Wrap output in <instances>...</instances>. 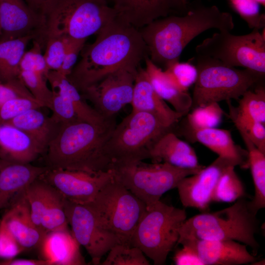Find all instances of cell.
<instances>
[{
    "label": "cell",
    "instance_id": "obj_29",
    "mask_svg": "<svg viewBox=\"0 0 265 265\" xmlns=\"http://www.w3.org/2000/svg\"><path fill=\"white\" fill-rule=\"evenodd\" d=\"M38 38L36 34L0 41V82H5L20 77V64L26 48Z\"/></svg>",
    "mask_w": 265,
    "mask_h": 265
},
{
    "label": "cell",
    "instance_id": "obj_40",
    "mask_svg": "<svg viewBox=\"0 0 265 265\" xmlns=\"http://www.w3.org/2000/svg\"><path fill=\"white\" fill-rule=\"evenodd\" d=\"M164 72L181 90L187 92L194 84L198 75L196 66L189 62L175 61L169 64Z\"/></svg>",
    "mask_w": 265,
    "mask_h": 265
},
{
    "label": "cell",
    "instance_id": "obj_37",
    "mask_svg": "<svg viewBox=\"0 0 265 265\" xmlns=\"http://www.w3.org/2000/svg\"><path fill=\"white\" fill-rule=\"evenodd\" d=\"M102 265H149V261L138 247L117 243L108 252Z\"/></svg>",
    "mask_w": 265,
    "mask_h": 265
},
{
    "label": "cell",
    "instance_id": "obj_17",
    "mask_svg": "<svg viewBox=\"0 0 265 265\" xmlns=\"http://www.w3.org/2000/svg\"><path fill=\"white\" fill-rule=\"evenodd\" d=\"M43 26L41 13L25 0H0V41L31 34L39 38Z\"/></svg>",
    "mask_w": 265,
    "mask_h": 265
},
{
    "label": "cell",
    "instance_id": "obj_8",
    "mask_svg": "<svg viewBox=\"0 0 265 265\" xmlns=\"http://www.w3.org/2000/svg\"><path fill=\"white\" fill-rule=\"evenodd\" d=\"M172 129L150 113L132 110L115 126L105 144V152L112 164L150 159L152 145Z\"/></svg>",
    "mask_w": 265,
    "mask_h": 265
},
{
    "label": "cell",
    "instance_id": "obj_47",
    "mask_svg": "<svg viewBox=\"0 0 265 265\" xmlns=\"http://www.w3.org/2000/svg\"><path fill=\"white\" fill-rule=\"evenodd\" d=\"M19 97H33L20 78L0 82V104Z\"/></svg>",
    "mask_w": 265,
    "mask_h": 265
},
{
    "label": "cell",
    "instance_id": "obj_1",
    "mask_svg": "<svg viewBox=\"0 0 265 265\" xmlns=\"http://www.w3.org/2000/svg\"><path fill=\"white\" fill-rule=\"evenodd\" d=\"M97 35L67 77L80 92L120 68L139 66L148 56L139 30L117 17Z\"/></svg>",
    "mask_w": 265,
    "mask_h": 265
},
{
    "label": "cell",
    "instance_id": "obj_5",
    "mask_svg": "<svg viewBox=\"0 0 265 265\" xmlns=\"http://www.w3.org/2000/svg\"><path fill=\"white\" fill-rule=\"evenodd\" d=\"M40 13L43 25L42 39L52 34L67 39L86 40L97 35L116 17L106 0H50Z\"/></svg>",
    "mask_w": 265,
    "mask_h": 265
},
{
    "label": "cell",
    "instance_id": "obj_3",
    "mask_svg": "<svg viewBox=\"0 0 265 265\" xmlns=\"http://www.w3.org/2000/svg\"><path fill=\"white\" fill-rule=\"evenodd\" d=\"M115 117L102 124L80 120L62 125L44 153L46 166L88 172L110 170L104 146L116 125Z\"/></svg>",
    "mask_w": 265,
    "mask_h": 265
},
{
    "label": "cell",
    "instance_id": "obj_15",
    "mask_svg": "<svg viewBox=\"0 0 265 265\" xmlns=\"http://www.w3.org/2000/svg\"><path fill=\"white\" fill-rule=\"evenodd\" d=\"M230 166L237 165L230 159L218 157L209 166L182 179L176 186L182 205L207 212L219 178Z\"/></svg>",
    "mask_w": 265,
    "mask_h": 265
},
{
    "label": "cell",
    "instance_id": "obj_6",
    "mask_svg": "<svg viewBox=\"0 0 265 265\" xmlns=\"http://www.w3.org/2000/svg\"><path fill=\"white\" fill-rule=\"evenodd\" d=\"M198 75L191 109L209 103L238 100L248 90L259 84L265 74L250 69H238L220 61L197 55Z\"/></svg>",
    "mask_w": 265,
    "mask_h": 265
},
{
    "label": "cell",
    "instance_id": "obj_12",
    "mask_svg": "<svg viewBox=\"0 0 265 265\" xmlns=\"http://www.w3.org/2000/svg\"><path fill=\"white\" fill-rule=\"evenodd\" d=\"M64 210L71 233L76 240L83 246L95 265L116 244L120 243L113 234L103 228L86 204L71 202L64 198Z\"/></svg>",
    "mask_w": 265,
    "mask_h": 265
},
{
    "label": "cell",
    "instance_id": "obj_38",
    "mask_svg": "<svg viewBox=\"0 0 265 265\" xmlns=\"http://www.w3.org/2000/svg\"><path fill=\"white\" fill-rule=\"evenodd\" d=\"M20 78L33 97L49 108L53 91L47 84V77L37 72L21 70Z\"/></svg>",
    "mask_w": 265,
    "mask_h": 265
},
{
    "label": "cell",
    "instance_id": "obj_19",
    "mask_svg": "<svg viewBox=\"0 0 265 265\" xmlns=\"http://www.w3.org/2000/svg\"><path fill=\"white\" fill-rule=\"evenodd\" d=\"M48 168L0 159V210L8 208L16 197Z\"/></svg>",
    "mask_w": 265,
    "mask_h": 265
},
{
    "label": "cell",
    "instance_id": "obj_4",
    "mask_svg": "<svg viewBox=\"0 0 265 265\" xmlns=\"http://www.w3.org/2000/svg\"><path fill=\"white\" fill-rule=\"evenodd\" d=\"M257 214L244 197L229 207L213 212H203L183 223L179 229L178 244L186 240H233L249 246L256 255L259 244Z\"/></svg>",
    "mask_w": 265,
    "mask_h": 265
},
{
    "label": "cell",
    "instance_id": "obj_41",
    "mask_svg": "<svg viewBox=\"0 0 265 265\" xmlns=\"http://www.w3.org/2000/svg\"><path fill=\"white\" fill-rule=\"evenodd\" d=\"M52 90L53 96L49 107L52 111V119L61 126L80 120L71 101L57 91Z\"/></svg>",
    "mask_w": 265,
    "mask_h": 265
},
{
    "label": "cell",
    "instance_id": "obj_39",
    "mask_svg": "<svg viewBox=\"0 0 265 265\" xmlns=\"http://www.w3.org/2000/svg\"><path fill=\"white\" fill-rule=\"evenodd\" d=\"M43 41L46 46L44 56L49 70L59 71L65 56L67 39L48 34L44 36Z\"/></svg>",
    "mask_w": 265,
    "mask_h": 265
},
{
    "label": "cell",
    "instance_id": "obj_55",
    "mask_svg": "<svg viewBox=\"0 0 265 265\" xmlns=\"http://www.w3.org/2000/svg\"></svg>",
    "mask_w": 265,
    "mask_h": 265
},
{
    "label": "cell",
    "instance_id": "obj_43",
    "mask_svg": "<svg viewBox=\"0 0 265 265\" xmlns=\"http://www.w3.org/2000/svg\"><path fill=\"white\" fill-rule=\"evenodd\" d=\"M33 44L31 48L26 51L21 59L20 67L21 70L30 71L47 75L49 70L42 53V48L44 44L37 38L33 40Z\"/></svg>",
    "mask_w": 265,
    "mask_h": 265
},
{
    "label": "cell",
    "instance_id": "obj_9",
    "mask_svg": "<svg viewBox=\"0 0 265 265\" xmlns=\"http://www.w3.org/2000/svg\"><path fill=\"white\" fill-rule=\"evenodd\" d=\"M203 168H184L167 162L148 163L141 160L112 164L110 169L114 179L141 200L147 208L159 201L164 193L176 188L182 179Z\"/></svg>",
    "mask_w": 265,
    "mask_h": 265
},
{
    "label": "cell",
    "instance_id": "obj_28",
    "mask_svg": "<svg viewBox=\"0 0 265 265\" xmlns=\"http://www.w3.org/2000/svg\"><path fill=\"white\" fill-rule=\"evenodd\" d=\"M47 80L50 83L52 90L62 93L71 101L80 120L92 124H102L110 119L104 117L94 107L90 106L80 91L68 78L58 71H49Z\"/></svg>",
    "mask_w": 265,
    "mask_h": 265
},
{
    "label": "cell",
    "instance_id": "obj_20",
    "mask_svg": "<svg viewBox=\"0 0 265 265\" xmlns=\"http://www.w3.org/2000/svg\"><path fill=\"white\" fill-rule=\"evenodd\" d=\"M133 110L150 113L168 127L173 128L185 115L169 106L155 92L144 68L140 66L136 75L132 101Z\"/></svg>",
    "mask_w": 265,
    "mask_h": 265
},
{
    "label": "cell",
    "instance_id": "obj_36",
    "mask_svg": "<svg viewBox=\"0 0 265 265\" xmlns=\"http://www.w3.org/2000/svg\"><path fill=\"white\" fill-rule=\"evenodd\" d=\"M187 121L192 131L215 128L221 122L224 111L218 103L213 102L191 109Z\"/></svg>",
    "mask_w": 265,
    "mask_h": 265
},
{
    "label": "cell",
    "instance_id": "obj_49",
    "mask_svg": "<svg viewBox=\"0 0 265 265\" xmlns=\"http://www.w3.org/2000/svg\"><path fill=\"white\" fill-rule=\"evenodd\" d=\"M0 265H51L50 263L44 259H26L14 258L0 262Z\"/></svg>",
    "mask_w": 265,
    "mask_h": 265
},
{
    "label": "cell",
    "instance_id": "obj_24",
    "mask_svg": "<svg viewBox=\"0 0 265 265\" xmlns=\"http://www.w3.org/2000/svg\"><path fill=\"white\" fill-rule=\"evenodd\" d=\"M69 229L48 232L39 247L42 259L51 265H80L85 262Z\"/></svg>",
    "mask_w": 265,
    "mask_h": 265
},
{
    "label": "cell",
    "instance_id": "obj_23",
    "mask_svg": "<svg viewBox=\"0 0 265 265\" xmlns=\"http://www.w3.org/2000/svg\"><path fill=\"white\" fill-rule=\"evenodd\" d=\"M153 162H167L184 168H201L193 148L172 131L159 137L150 150Z\"/></svg>",
    "mask_w": 265,
    "mask_h": 265
},
{
    "label": "cell",
    "instance_id": "obj_18",
    "mask_svg": "<svg viewBox=\"0 0 265 265\" xmlns=\"http://www.w3.org/2000/svg\"><path fill=\"white\" fill-rule=\"evenodd\" d=\"M179 244L194 248L204 265L252 264L258 260L245 244L233 240H186Z\"/></svg>",
    "mask_w": 265,
    "mask_h": 265
},
{
    "label": "cell",
    "instance_id": "obj_13",
    "mask_svg": "<svg viewBox=\"0 0 265 265\" xmlns=\"http://www.w3.org/2000/svg\"><path fill=\"white\" fill-rule=\"evenodd\" d=\"M139 66L129 65L120 68L80 93L104 117H114L124 106L131 104Z\"/></svg>",
    "mask_w": 265,
    "mask_h": 265
},
{
    "label": "cell",
    "instance_id": "obj_27",
    "mask_svg": "<svg viewBox=\"0 0 265 265\" xmlns=\"http://www.w3.org/2000/svg\"><path fill=\"white\" fill-rule=\"evenodd\" d=\"M5 124L26 132L37 140L46 150L61 126L38 108L28 109Z\"/></svg>",
    "mask_w": 265,
    "mask_h": 265
},
{
    "label": "cell",
    "instance_id": "obj_53",
    "mask_svg": "<svg viewBox=\"0 0 265 265\" xmlns=\"http://www.w3.org/2000/svg\"><path fill=\"white\" fill-rule=\"evenodd\" d=\"M106 0L108 1L109 0Z\"/></svg>",
    "mask_w": 265,
    "mask_h": 265
},
{
    "label": "cell",
    "instance_id": "obj_21",
    "mask_svg": "<svg viewBox=\"0 0 265 265\" xmlns=\"http://www.w3.org/2000/svg\"><path fill=\"white\" fill-rule=\"evenodd\" d=\"M2 219L25 249L39 247L47 234L33 223L25 190L14 200Z\"/></svg>",
    "mask_w": 265,
    "mask_h": 265
},
{
    "label": "cell",
    "instance_id": "obj_14",
    "mask_svg": "<svg viewBox=\"0 0 265 265\" xmlns=\"http://www.w3.org/2000/svg\"><path fill=\"white\" fill-rule=\"evenodd\" d=\"M113 177L111 169L88 172L50 168L39 178L56 189L65 199L77 203L91 202L101 188Z\"/></svg>",
    "mask_w": 265,
    "mask_h": 265
},
{
    "label": "cell",
    "instance_id": "obj_25",
    "mask_svg": "<svg viewBox=\"0 0 265 265\" xmlns=\"http://www.w3.org/2000/svg\"><path fill=\"white\" fill-rule=\"evenodd\" d=\"M194 139L217 154L230 159L237 166L248 167V153L236 145L230 132L215 128L192 131Z\"/></svg>",
    "mask_w": 265,
    "mask_h": 265
},
{
    "label": "cell",
    "instance_id": "obj_44",
    "mask_svg": "<svg viewBox=\"0 0 265 265\" xmlns=\"http://www.w3.org/2000/svg\"><path fill=\"white\" fill-rule=\"evenodd\" d=\"M232 5L251 28L265 26L264 14H260L259 4L254 0H230Z\"/></svg>",
    "mask_w": 265,
    "mask_h": 265
},
{
    "label": "cell",
    "instance_id": "obj_42",
    "mask_svg": "<svg viewBox=\"0 0 265 265\" xmlns=\"http://www.w3.org/2000/svg\"><path fill=\"white\" fill-rule=\"evenodd\" d=\"M44 105L34 97H19L0 104V124H5L25 111L41 108Z\"/></svg>",
    "mask_w": 265,
    "mask_h": 265
},
{
    "label": "cell",
    "instance_id": "obj_31",
    "mask_svg": "<svg viewBox=\"0 0 265 265\" xmlns=\"http://www.w3.org/2000/svg\"><path fill=\"white\" fill-rule=\"evenodd\" d=\"M54 189L52 186L38 178L25 190L32 220L35 225L40 229L41 219Z\"/></svg>",
    "mask_w": 265,
    "mask_h": 265
},
{
    "label": "cell",
    "instance_id": "obj_2",
    "mask_svg": "<svg viewBox=\"0 0 265 265\" xmlns=\"http://www.w3.org/2000/svg\"><path fill=\"white\" fill-rule=\"evenodd\" d=\"M234 27L232 15L213 5L190 6L183 15L157 19L139 30L150 59L166 68L179 61L187 44L203 32L212 28L230 31Z\"/></svg>",
    "mask_w": 265,
    "mask_h": 265
},
{
    "label": "cell",
    "instance_id": "obj_30",
    "mask_svg": "<svg viewBox=\"0 0 265 265\" xmlns=\"http://www.w3.org/2000/svg\"><path fill=\"white\" fill-rule=\"evenodd\" d=\"M247 148L248 167L254 186V196L249 205L255 213L265 207V154L259 150L246 136L240 134Z\"/></svg>",
    "mask_w": 265,
    "mask_h": 265
},
{
    "label": "cell",
    "instance_id": "obj_48",
    "mask_svg": "<svg viewBox=\"0 0 265 265\" xmlns=\"http://www.w3.org/2000/svg\"><path fill=\"white\" fill-rule=\"evenodd\" d=\"M183 247L177 250L173 257L176 265H204L196 251L187 244L182 245Z\"/></svg>",
    "mask_w": 265,
    "mask_h": 265
},
{
    "label": "cell",
    "instance_id": "obj_22",
    "mask_svg": "<svg viewBox=\"0 0 265 265\" xmlns=\"http://www.w3.org/2000/svg\"><path fill=\"white\" fill-rule=\"evenodd\" d=\"M45 151L42 145L24 131L8 124H0V159L29 163Z\"/></svg>",
    "mask_w": 265,
    "mask_h": 265
},
{
    "label": "cell",
    "instance_id": "obj_11",
    "mask_svg": "<svg viewBox=\"0 0 265 265\" xmlns=\"http://www.w3.org/2000/svg\"><path fill=\"white\" fill-rule=\"evenodd\" d=\"M195 51L197 55L217 60L228 67L265 74V38L257 28L241 35L219 31L204 40Z\"/></svg>",
    "mask_w": 265,
    "mask_h": 265
},
{
    "label": "cell",
    "instance_id": "obj_35",
    "mask_svg": "<svg viewBox=\"0 0 265 265\" xmlns=\"http://www.w3.org/2000/svg\"><path fill=\"white\" fill-rule=\"evenodd\" d=\"M64 202V197L54 188L41 221V228L46 233L69 229Z\"/></svg>",
    "mask_w": 265,
    "mask_h": 265
},
{
    "label": "cell",
    "instance_id": "obj_52",
    "mask_svg": "<svg viewBox=\"0 0 265 265\" xmlns=\"http://www.w3.org/2000/svg\"><path fill=\"white\" fill-rule=\"evenodd\" d=\"M0 35H1V29H0Z\"/></svg>",
    "mask_w": 265,
    "mask_h": 265
},
{
    "label": "cell",
    "instance_id": "obj_54",
    "mask_svg": "<svg viewBox=\"0 0 265 265\" xmlns=\"http://www.w3.org/2000/svg\"><path fill=\"white\" fill-rule=\"evenodd\" d=\"M186 0L188 1V0Z\"/></svg>",
    "mask_w": 265,
    "mask_h": 265
},
{
    "label": "cell",
    "instance_id": "obj_34",
    "mask_svg": "<svg viewBox=\"0 0 265 265\" xmlns=\"http://www.w3.org/2000/svg\"><path fill=\"white\" fill-rule=\"evenodd\" d=\"M252 88L246 91L238 100V105L236 107L242 115L265 124V87L259 84L254 89Z\"/></svg>",
    "mask_w": 265,
    "mask_h": 265
},
{
    "label": "cell",
    "instance_id": "obj_46",
    "mask_svg": "<svg viewBox=\"0 0 265 265\" xmlns=\"http://www.w3.org/2000/svg\"><path fill=\"white\" fill-rule=\"evenodd\" d=\"M86 40L67 39L66 52L61 68L58 71L59 73L67 77L70 75Z\"/></svg>",
    "mask_w": 265,
    "mask_h": 265
},
{
    "label": "cell",
    "instance_id": "obj_51",
    "mask_svg": "<svg viewBox=\"0 0 265 265\" xmlns=\"http://www.w3.org/2000/svg\"><path fill=\"white\" fill-rule=\"evenodd\" d=\"M259 4H261L265 6V0H254Z\"/></svg>",
    "mask_w": 265,
    "mask_h": 265
},
{
    "label": "cell",
    "instance_id": "obj_50",
    "mask_svg": "<svg viewBox=\"0 0 265 265\" xmlns=\"http://www.w3.org/2000/svg\"><path fill=\"white\" fill-rule=\"evenodd\" d=\"M34 10L40 12L43 6L50 0H25Z\"/></svg>",
    "mask_w": 265,
    "mask_h": 265
},
{
    "label": "cell",
    "instance_id": "obj_7",
    "mask_svg": "<svg viewBox=\"0 0 265 265\" xmlns=\"http://www.w3.org/2000/svg\"><path fill=\"white\" fill-rule=\"evenodd\" d=\"M186 219L184 209L160 200L146 208L132 235L131 246L139 248L155 265H164L177 244L179 229Z\"/></svg>",
    "mask_w": 265,
    "mask_h": 265
},
{
    "label": "cell",
    "instance_id": "obj_33",
    "mask_svg": "<svg viewBox=\"0 0 265 265\" xmlns=\"http://www.w3.org/2000/svg\"><path fill=\"white\" fill-rule=\"evenodd\" d=\"M227 102L229 110V117L239 133L246 136L259 150L265 154V124L242 115L231 104V101Z\"/></svg>",
    "mask_w": 265,
    "mask_h": 265
},
{
    "label": "cell",
    "instance_id": "obj_32",
    "mask_svg": "<svg viewBox=\"0 0 265 265\" xmlns=\"http://www.w3.org/2000/svg\"><path fill=\"white\" fill-rule=\"evenodd\" d=\"M235 167L229 166L221 175L214 189L212 202L231 203L244 196L245 189Z\"/></svg>",
    "mask_w": 265,
    "mask_h": 265
},
{
    "label": "cell",
    "instance_id": "obj_10",
    "mask_svg": "<svg viewBox=\"0 0 265 265\" xmlns=\"http://www.w3.org/2000/svg\"><path fill=\"white\" fill-rule=\"evenodd\" d=\"M100 225L131 246L133 232L146 210L145 204L113 177L86 204Z\"/></svg>",
    "mask_w": 265,
    "mask_h": 265
},
{
    "label": "cell",
    "instance_id": "obj_16",
    "mask_svg": "<svg viewBox=\"0 0 265 265\" xmlns=\"http://www.w3.org/2000/svg\"><path fill=\"white\" fill-rule=\"evenodd\" d=\"M116 17L139 29L153 21L183 15L190 8L186 0H111Z\"/></svg>",
    "mask_w": 265,
    "mask_h": 265
},
{
    "label": "cell",
    "instance_id": "obj_45",
    "mask_svg": "<svg viewBox=\"0 0 265 265\" xmlns=\"http://www.w3.org/2000/svg\"><path fill=\"white\" fill-rule=\"evenodd\" d=\"M25 250L14 237L1 219L0 222V258L3 260L11 259Z\"/></svg>",
    "mask_w": 265,
    "mask_h": 265
},
{
    "label": "cell",
    "instance_id": "obj_26",
    "mask_svg": "<svg viewBox=\"0 0 265 265\" xmlns=\"http://www.w3.org/2000/svg\"><path fill=\"white\" fill-rule=\"evenodd\" d=\"M144 60L145 71L157 94L169 103L176 111L184 115L187 114L191 107V96L187 92L179 89L164 71L155 64L148 56Z\"/></svg>",
    "mask_w": 265,
    "mask_h": 265
}]
</instances>
